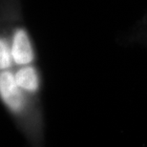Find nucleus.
<instances>
[{
    "instance_id": "obj_1",
    "label": "nucleus",
    "mask_w": 147,
    "mask_h": 147,
    "mask_svg": "<svg viewBox=\"0 0 147 147\" xmlns=\"http://www.w3.org/2000/svg\"><path fill=\"white\" fill-rule=\"evenodd\" d=\"M0 96L3 102L11 111L19 113L25 107V98L11 73L5 71L0 74Z\"/></svg>"
},
{
    "instance_id": "obj_2",
    "label": "nucleus",
    "mask_w": 147,
    "mask_h": 147,
    "mask_svg": "<svg viewBox=\"0 0 147 147\" xmlns=\"http://www.w3.org/2000/svg\"><path fill=\"white\" fill-rule=\"evenodd\" d=\"M11 55L17 65H29L34 60V50L29 36L24 29L18 28L14 32L11 40Z\"/></svg>"
},
{
    "instance_id": "obj_3",
    "label": "nucleus",
    "mask_w": 147,
    "mask_h": 147,
    "mask_svg": "<svg viewBox=\"0 0 147 147\" xmlns=\"http://www.w3.org/2000/svg\"><path fill=\"white\" fill-rule=\"evenodd\" d=\"M17 84L22 90L29 93L36 92L39 88V78L36 70L33 66H22L14 75Z\"/></svg>"
},
{
    "instance_id": "obj_4",
    "label": "nucleus",
    "mask_w": 147,
    "mask_h": 147,
    "mask_svg": "<svg viewBox=\"0 0 147 147\" xmlns=\"http://www.w3.org/2000/svg\"><path fill=\"white\" fill-rule=\"evenodd\" d=\"M13 60L11 55V49L9 46L8 41L5 38H1L0 40V68L3 70H7L11 66Z\"/></svg>"
}]
</instances>
